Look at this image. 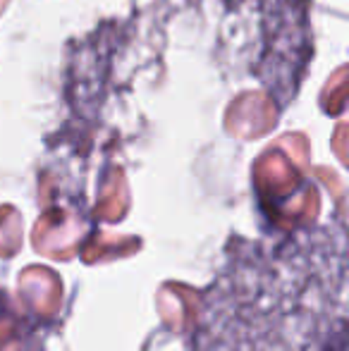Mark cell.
Instances as JSON below:
<instances>
[{
  "label": "cell",
  "instance_id": "cell-1",
  "mask_svg": "<svg viewBox=\"0 0 349 351\" xmlns=\"http://www.w3.org/2000/svg\"><path fill=\"white\" fill-rule=\"evenodd\" d=\"M186 351H349V227L234 239Z\"/></svg>",
  "mask_w": 349,
  "mask_h": 351
}]
</instances>
